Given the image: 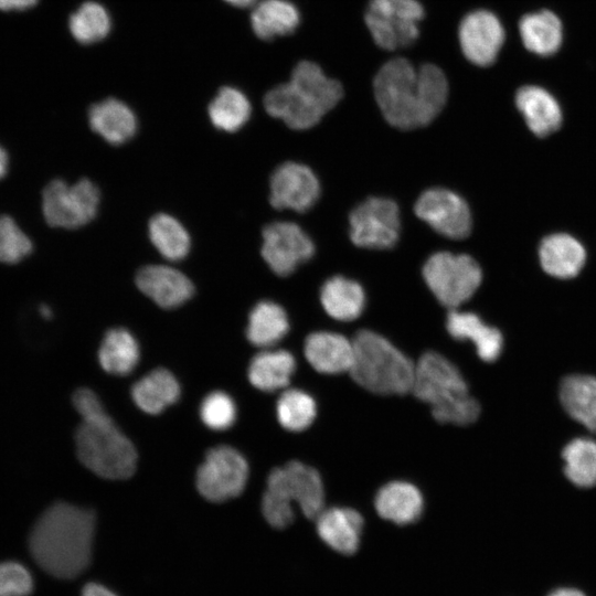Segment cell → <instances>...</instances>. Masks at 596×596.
Masks as SVG:
<instances>
[{"label": "cell", "instance_id": "1", "mask_svg": "<svg viewBox=\"0 0 596 596\" xmlns=\"http://www.w3.org/2000/svg\"><path fill=\"white\" fill-rule=\"evenodd\" d=\"M373 89L386 121L400 129H415L432 123L448 97V81L435 64L415 67L404 57L384 63L377 71Z\"/></svg>", "mask_w": 596, "mask_h": 596}, {"label": "cell", "instance_id": "2", "mask_svg": "<svg viewBox=\"0 0 596 596\" xmlns=\"http://www.w3.org/2000/svg\"><path fill=\"white\" fill-rule=\"evenodd\" d=\"M96 518L92 510L56 502L38 519L29 538L36 564L47 574L70 579L92 560Z\"/></svg>", "mask_w": 596, "mask_h": 596}, {"label": "cell", "instance_id": "3", "mask_svg": "<svg viewBox=\"0 0 596 596\" xmlns=\"http://www.w3.org/2000/svg\"><path fill=\"white\" fill-rule=\"evenodd\" d=\"M73 404L82 417L75 433L81 462L102 478H129L136 470V449L107 414L97 395L89 389H79L73 395Z\"/></svg>", "mask_w": 596, "mask_h": 596}, {"label": "cell", "instance_id": "4", "mask_svg": "<svg viewBox=\"0 0 596 596\" xmlns=\"http://www.w3.org/2000/svg\"><path fill=\"white\" fill-rule=\"evenodd\" d=\"M342 96L339 81L327 76L316 63L301 61L292 70L288 83L267 92L264 107L288 127L302 130L317 125Z\"/></svg>", "mask_w": 596, "mask_h": 596}, {"label": "cell", "instance_id": "5", "mask_svg": "<svg viewBox=\"0 0 596 596\" xmlns=\"http://www.w3.org/2000/svg\"><path fill=\"white\" fill-rule=\"evenodd\" d=\"M414 395L430 405L433 417L444 424L468 425L480 414L459 370L436 352L424 353L415 364Z\"/></svg>", "mask_w": 596, "mask_h": 596}, {"label": "cell", "instance_id": "6", "mask_svg": "<svg viewBox=\"0 0 596 596\" xmlns=\"http://www.w3.org/2000/svg\"><path fill=\"white\" fill-rule=\"evenodd\" d=\"M352 343L349 372L354 382L381 395L412 392L415 364L390 341L373 331L360 330Z\"/></svg>", "mask_w": 596, "mask_h": 596}, {"label": "cell", "instance_id": "7", "mask_svg": "<svg viewBox=\"0 0 596 596\" xmlns=\"http://www.w3.org/2000/svg\"><path fill=\"white\" fill-rule=\"evenodd\" d=\"M423 277L443 306L456 309L476 292L482 272L469 255L438 252L425 263Z\"/></svg>", "mask_w": 596, "mask_h": 596}, {"label": "cell", "instance_id": "8", "mask_svg": "<svg viewBox=\"0 0 596 596\" xmlns=\"http://www.w3.org/2000/svg\"><path fill=\"white\" fill-rule=\"evenodd\" d=\"M425 11L418 0H370L364 22L374 43L385 51L413 44Z\"/></svg>", "mask_w": 596, "mask_h": 596}, {"label": "cell", "instance_id": "9", "mask_svg": "<svg viewBox=\"0 0 596 596\" xmlns=\"http://www.w3.org/2000/svg\"><path fill=\"white\" fill-rule=\"evenodd\" d=\"M99 202V190L89 179L73 184L54 179L43 189L42 213L50 226L75 230L96 216Z\"/></svg>", "mask_w": 596, "mask_h": 596}, {"label": "cell", "instance_id": "10", "mask_svg": "<svg viewBox=\"0 0 596 596\" xmlns=\"http://www.w3.org/2000/svg\"><path fill=\"white\" fill-rule=\"evenodd\" d=\"M247 477L245 458L230 446H217L207 451L199 467L196 488L206 500L222 502L237 497L244 490Z\"/></svg>", "mask_w": 596, "mask_h": 596}, {"label": "cell", "instance_id": "11", "mask_svg": "<svg viewBox=\"0 0 596 596\" xmlns=\"http://www.w3.org/2000/svg\"><path fill=\"white\" fill-rule=\"evenodd\" d=\"M350 237L360 247L385 249L395 245L400 235V210L386 198L371 196L350 213Z\"/></svg>", "mask_w": 596, "mask_h": 596}, {"label": "cell", "instance_id": "12", "mask_svg": "<svg viewBox=\"0 0 596 596\" xmlns=\"http://www.w3.org/2000/svg\"><path fill=\"white\" fill-rule=\"evenodd\" d=\"M266 492L290 504L295 501L309 519H316L323 510L324 491L319 472L297 460L270 471Z\"/></svg>", "mask_w": 596, "mask_h": 596}, {"label": "cell", "instance_id": "13", "mask_svg": "<svg viewBox=\"0 0 596 596\" xmlns=\"http://www.w3.org/2000/svg\"><path fill=\"white\" fill-rule=\"evenodd\" d=\"M262 256L278 276H288L315 253L311 238L296 223L276 221L263 228Z\"/></svg>", "mask_w": 596, "mask_h": 596}, {"label": "cell", "instance_id": "14", "mask_svg": "<svg viewBox=\"0 0 596 596\" xmlns=\"http://www.w3.org/2000/svg\"><path fill=\"white\" fill-rule=\"evenodd\" d=\"M416 215L439 234L461 240L471 231V214L465 200L453 191L433 188L415 203Z\"/></svg>", "mask_w": 596, "mask_h": 596}, {"label": "cell", "instance_id": "15", "mask_svg": "<svg viewBox=\"0 0 596 596\" xmlns=\"http://www.w3.org/2000/svg\"><path fill=\"white\" fill-rule=\"evenodd\" d=\"M462 54L477 66L491 65L504 42V30L490 11L476 10L465 15L458 28Z\"/></svg>", "mask_w": 596, "mask_h": 596}, {"label": "cell", "instance_id": "16", "mask_svg": "<svg viewBox=\"0 0 596 596\" xmlns=\"http://www.w3.org/2000/svg\"><path fill=\"white\" fill-rule=\"evenodd\" d=\"M320 184L307 166L288 161L278 166L270 177V204L278 210L306 212L318 200Z\"/></svg>", "mask_w": 596, "mask_h": 596}, {"label": "cell", "instance_id": "17", "mask_svg": "<svg viewBox=\"0 0 596 596\" xmlns=\"http://www.w3.org/2000/svg\"><path fill=\"white\" fill-rule=\"evenodd\" d=\"M139 290L166 309L177 308L188 301L193 292L192 281L179 269L168 265H147L136 275Z\"/></svg>", "mask_w": 596, "mask_h": 596}, {"label": "cell", "instance_id": "18", "mask_svg": "<svg viewBox=\"0 0 596 596\" xmlns=\"http://www.w3.org/2000/svg\"><path fill=\"white\" fill-rule=\"evenodd\" d=\"M320 539L341 554H353L360 544L363 518L350 508L323 509L316 518Z\"/></svg>", "mask_w": 596, "mask_h": 596}, {"label": "cell", "instance_id": "19", "mask_svg": "<svg viewBox=\"0 0 596 596\" xmlns=\"http://www.w3.org/2000/svg\"><path fill=\"white\" fill-rule=\"evenodd\" d=\"M353 343L339 333L319 331L305 341V355L310 365L324 374L350 371L353 362Z\"/></svg>", "mask_w": 596, "mask_h": 596}, {"label": "cell", "instance_id": "20", "mask_svg": "<svg viewBox=\"0 0 596 596\" xmlns=\"http://www.w3.org/2000/svg\"><path fill=\"white\" fill-rule=\"evenodd\" d=\"M88 124L94 132L110 145H121L130 140L138 126L131 108L117 98H106L92 105Z\"/></svg>", "mask_w": 596, "mask_h": 596}, {"label": "cell", "instance_id": "21", "mask_svg": "<svg viewBox=\"0 0 596 596\" xmlns=\"http://www.w3.org/2000/svg\"><path fill=\"white\" fill-rule=\"evenodd\" d=\"M539 258L545 273L556 278L567 279L575 277L584 267L586 252L575 237L556 233L542 240L539 246Z\"/></svg>", "mask_w": 596, "mask_h": 596}, {"label": "cell", "instance_id": "22", "mask_svg": "<svg viewBox=\"0 0 596 596\" xmlns=\"http://www.w3.org/2000/svg\"><path fill=\"white\" fill-rule=\"evenodd\" d=\"M515 104L530 130L546 137L562 124V110L556 99L539 86H523L515 95Z\"/></svg>", "mask_w": 596, "mask_h": 596}, {"label": "cell", "instance_id": "23", "mask_svg": "<svg viewBox=\"0 0 596 596\" xmlns=\"http://www.w3.org/2000/svg\"><path fill=\"white\" fill-rule=\"evenodd\" d=\"M446 326L453 338L472 341L481 360L493 362L499 358L503 347L501 332L486 324L477 315L451 309Z\"/></svg>", "mask_w": 596, "mask_h": 596}, {"label": "cell", "instance_id": "24", "mask_svg": "<svg viewBox=\"0 0 596 596\" xmlns=\"http://www.w3.org/2000/svg\"><path fill=\"white\" fill-rule=\"evenodd\" d=\"M374 505L381 518L405 525L419 519L424 501L414 485L392 481L377 491Z\"/></svg>", "mask_w": 596, "mask_h": 596}, {"label": "cell", "instance_id": "25", "mask_svg": "<svg viewBox=\"0 0 596 596\" xmlns=\"http://www.w3.org/2000/svg\"><path fill=\"white\" fill-rule=\"evenodd\" d=\"M560 401L565 412L577 423L596 433V377L574 374L560 386Z\"/></svg>", "mask_w": 596, "mask_h": 596}, {"label": "cell", "instance_id": "26", "mask_svg": "<svg viewBox=\"0 0 596 596\" xmlns=\"http://www.w3.org/2000/svg\"><path fill=\"white\" fill-rule=\"evenodd\" d=\"M296 369L292 354L286 350H264L248 368V380L258 390L275 392L285 389Z\"/></svg>", "mask_w": 596, "mask_h": 596}, {"label": "cell", "instance_id": "27", "mask_svg": "<svg viewBox=\"0 0 596 596\" xmlns=\"http://www.w3.org/2000/svg\"><path fill=\"white\" fill-rule=\"evenodd\" d=\"M320 300L326 312L340 321L356 319L365 305L360 284L342 276H334L323 284Z\"/></svg>", "mask_w": 596, "mask_h": 596}, {"label": "cell", "instance_id": "28", "mask_svg": "<svg viewBox=\"0 0 596 596\" xmlns=\"http://www.w3.org/2000/svg\"><path fill=\"white\" fill-rule=\"evenodd\" d=\"M299 21L298 9L288 0H263L251 14L254 33L266 41L292 33Z\"/></svg>", "mask_w": 596, "mask_h": 596}, {"label": "cell", "instance_id": "29", "mask_svg": "<svg viewBox=\"0 0 596 596\" xmlns=\"http://www.w3.org/2000/svg\"><path fill=\"white\" fill-rule=\"evenodd\" d=\"M180 395L177 379L164 369H157L141 377L131 389L136 405L148 414H159Z\"/></svg>", "mask_w": 596, "mask_h": 596}, {"label": "cell", "instance_id": "30", "mask_svg": "<svg viewBox=\"0 0 596 596\" xmlns=\"http://www.w3.org/2000/svg\"><path fill=\"white\" fill-rule=\"evenodd\" d=\"M523 45L531 52L546 56L554 54L562 43V23L549 10L525 14L519 23Z\"/></svg>", "mask_w": 596, "mask_h": 596}, {"label": "cell", "instance_id": "31", "mask_svg": "<svg viewBox=\"0 0 596 596\" xmlns=\"http://www.w3.org/2000/svg\"><path fill=\"white\" fill-rule=\"evenodd\" d=\"M289 322L283 307L269 300L259 301L248 316L246 337L259 348H270L288 332Z\"/></svg>", "mask_w": 596, "mask_h": 596}, {"label": "cell", "instance_id": "32", "mask_svg": "<svg viewBox=\"0 0 596 596\" xmlns=\"http://www.w3.org/2000/svg\"><path fill=\"white\" fill-rule=\"evenodd\" d=\"M100 366L110 374H129L138 364L139 347L134 336L126 329L109 330L98 351Z\"/></svg>", "mask_w": 596, "mask_h": 596}, {"label": "cell", "instance_id": "33", "mask_svg": "<svg viewBox=\"0 0 596 596\" xmlns=\"http://www.w3.org/2000/svg\"><path fill=\"white\" fill-rule=\"evenodd\" d=\"M148 233L155 248L168 260H181L190 251L191 238L187 228L170 214L153 215Z\"/></svg>", "mask_w": 596, "mask_h": 596}, {"label": "cell", "instance_id": "34", "mask_svg": "<svg viewBox=\"0 0 596 596\" xmlns=\"http://www.w3.org/2000/svg\"><path fill=\"white\" fill-rule=\"evenodd\" d=\"M251 103L243 92L235 87H222L209 105L212 125L222 131L235 132L249 119Z\"/></svg>", "mask_w": 596, "mask_h": 596}, {"label": "cell", "instance_id": "35", "mask_svg": "<svg viewBox=\"0 0 596 596\" xmlns=\"http://www.w3.org/2000/svg\"><path fill=\"white\" fill-rule=\"evenodd\" d=\"M564 473L576 487L596 485V440L578 437L571 440L562 451Z\"/></svg>", "mask_w": 596, "mask_h": 596}, {"label": "cell", "instance_id": "36", "mask_svg": "<svg viewBox=\"0 0 596 596\" xmlns=\"http://www.w3.org/2000/svg\"><path fill=\"white\" fill-rule=\"evenodd\" d=\"M111 21L107 10L99 3L87 1L70 17L68 28L81 44L99 42L110 31Z\"/></svg>", "mask_w": 596, "mask_h": 596}, {"label": "cell", "instance_id": "37", "mask_svg": "<svg viewBox=\"0 0 596 596\" xmlns=\"http://www.w3.org/2000/svg\"><path fill=\"white\" fill-rule=\"evenodd\" d=\"M277 419L287 430L301 432L309 427L316 417V403L304 391L291 389L281 393L276 406Z\"/></svg>", "mask_w": 596, "mask_h": 596}, {"label": "cell", "instance_id": "38", "mask_svg": "<svg viewBox=\"0 0 596 596\" xmlns=\"http://www.w3.org/2000/svg\"><path fill=\"white\" fill-rule=\"evenodd\" d=\"M33 251L31 238L13 217L0 214V263L13 265L22 262Z\"/></svg>", "mask_w": 596, "mask_h": 596}, {"label": "cell", "instance_id": "39", "mask_svg": "<svg viewBox=\"0 0 596 596\" xmlns=\"http://www.w3.org/2000/svg\"><path fill=\"white\" fill-rule=\"evenodd\" d=\"M203 423L214 430H224L233 425L236 407L233 400L223 392L210 393L203 400L200 408Z\"/></svg>", "mask_w": 596, "mask_h": 596}, {"label": "cell", "instance_id": "40", "mask_svg": "<svg viewBox=\"0 0 596 596\" xmlns=\"http://www.w3.org/2000/svg\"><path fill=\"white\" fill-rule=\"evenodd\" d=\"M33 590L30 571L18 562L0 563V596H29Z\"/></svg>", "mask_w": 596, "mask_h": 596}, {"label": "cell", "instance_id": "41", "mask_svg": "<svg viewBox=\"0 0 596 596\" xmlns=\"http://www.w3.org/2000/svg\"><path fill=\"white\" fill-rule=\"evenodd\" d=\"M262 511L265 520L276 529L288 526L295 518L290 503L266 491L262 500Z\"/></svg>", "mask_w": 596, "mask_h": 596}, {"label": "cell", "instance_id": "42", "mask_svg": "<svg viewBox=\"0 0 596 596\" xmlns=\"http://www.w3.org/2000/svg\"><path fill=\"white\" fill-rule=\"evenodd\" d=\"M39 0H0L2 11H22L32 8Z\"/></svg>", "mask_w": 596, "mask_h": 596}, {"label": "cell", "instance_id": "43", "mask_svg": "<svg viewBox=\"0 0 596 596\" xmlns=\"http://www.w3.org/2000/svg\"><path fill=\"white\" fill-rule=\"evenodd\" d=\"M81 596H118V595L99 583L89 582L83 587Z\"/></svg>", "mask_w": 596, "mask_h": 596}, {"label": "cell", "instance_id": "44", "mask_svg": "<svg viewBox=\"0 0 596 596\" xmlns=\"http://www.w3.org/2000/svg\"><path fill=\"white\" fill-rule=\"evenodd\" d=\"M547 596H586V595L577 588L560 587L552 590Z\"/></svg>", "mask_w": 596, "mask_h": 596}, {"label": "cell", "instance_id": "45", "mask_svg": "<svg viewBox=\"0 0 596 596\" xmlns=\"http://www.w3.org/2000/svg\"><path fill=\"white\" fill-rule=\"evenodd\" d=\"M9 168V156L6 149L0 145V180H2Z\"/></svg>", "mask_w": 596, "mask_h": 596}, {"label": "cell", "instance_id": "46", "mask_svg": "<svg viewBox=\"0 0 596 596\" xmlns=\"http://www.w3.org/2000/svg\"><path fill=\"white\" fill-rule=\"evenodd\" d=\"M224 1L238 8H246L257 2V0H224Z\"/></svg>", "mask_w": 596, "mask_h": 596}, {"label": "cell", "instance_id": "47", "mask_svg": "<svg viewBox=\"0 0 596 596\" xmlns=\"http://www.w3.org/2000/svg\"><path fill=\"white\" fill-rule=\"evenodd\" d=\"M39 311L44 319H51L53 316V311L47 305H41Z\"/></svg>", "mask_w": 596, "mask_h": 596}]
</instances>
